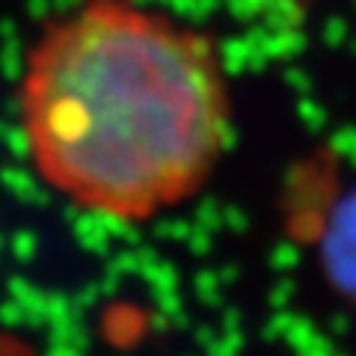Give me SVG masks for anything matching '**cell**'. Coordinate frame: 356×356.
Masks as SVG:
<instances>
[{"mask_svg":"<svg viewBox=\"0 0 356 356\" xmlns=\"http://www.w3.org/2000/svg\"><path fill=\"white\" fill-rule=\"evenodd\" d=\"M18 128L39 181L122 226L181 208L232 140L214 36L143 0H74L21 63Z\"/></svg>","mask_w":356,"mask_h":356,"instance_id":"obj_1","label":"cell"}]
</instances>
